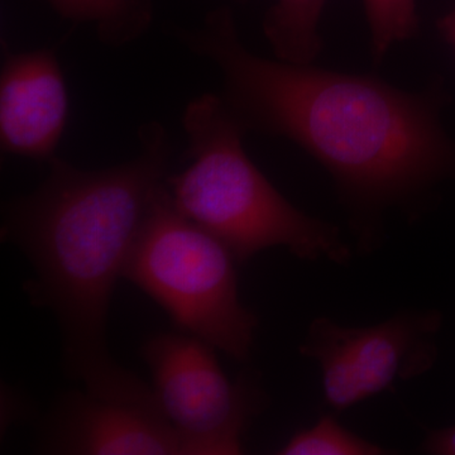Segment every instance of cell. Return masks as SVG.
Listing matches in <instances>:
<instances>
[{"mask_svg": "<svg viewBox=\"0 0 455 455\" xmlns=\"http://www.w3.org/2000/svg\"><path fill=\"white\" fill-rule=\"evenodd\" d=\"M214 349L178 333L156 334L142 349L156 400L184 454L243 453L245 430L260 409L256 383L229 381Z\"/></svg>", "mask_w": 455, "mask_h": 455, "instance_id": "cell-5", "label": "cell"}, {"mask_svg": "<svg viewBox=\"0 0 455 455\" xmlns=\"http://www.w3.org/2000/svg\"><path fill=\"white\" fill-rule=\"evenodd\" d=\"M439 29L443 37L447 40L448 44H451V46L455 51V7L453 11L449 12L447 16L440 20Z\"/></svg>", "mask_w": 455, "mask_h": 455, "instance_id": "cell-14", "label": "cell"}, {"mask_svg": "<svg viewBox=\"0 0 455 455\" xmlns=\"http://www.w3.org/2000/svg\"><path fill=\"white\" fill-rule=\"evenodd\" d=\"M68 116V94L56 51L8 53L0 76V142L4 154L47 161Z\"/></svg>", "mask_w": 455, "mask_h": 455, "instance_id": "cell-8", "label": "cell"}, {"mask_svg": "<svg viewBox=\"0 0 455 455\" xmlns=\"http://www.w3.org/2000/svg\"><path fill=\"white\" fill-rule=\"evenodd\" d=\"M41 451L66 455L184 454L178 434L158 407L71 391L60 398Z\"/></svg>", "mask_w": 455, "mask_h": 455, "instance_id": "cell-7", "label": "cell"}, {"mask_svg": "<svg viewBox=\"0 0 455 455\" xmlns=\"http://www.w3.org/2000/svg\"><path fill=\"white\" fill-rule=\"evenodd\" d=\"M173 33L220 68V97L245 132L286 137L329 171L359 245L376 241L386 211L411 208L455 172V146L440 124L435 90L403 92L366 75L257 56L228 7Z\"/></svg>", "mask_w": 455, "mask_h": 455, "instance_id": "cell-1", "label": "cell"}, {"mask_svg": "<svg viewBox=\"0 0 455 455\" xmlns=\"http://www.w3.org/2000/svg\"><path fill=\"white\" fill-rule=\"evenodd\" d=\"M326 0H276L263 20V32L277 59L309 65L322 51L319 23Z\"/></svg>", "mask_w": 455, "mask_h": 455, "instance_id": "cell-10", "label": "cell"}, {"mask_svg": "<svg viewBox=\"0 0 455 455\" xmlns=\"http://www.w3.org/2000/svg\"><path fill=\"white\" fill-rule=\"evenodd\" d=\"M421 449L427 454L455 455V427L430 431Z\"/></svg>", "mask_w": 455, "mask_h": 455, "instance_id": "cell-13", "label": "cell"}, {"mask_svg": "<svg viewBox=\"0 0 455 455\" xmlns=\"http://www.w3.org/2000/svg\"><path fill=\"white\" fill-rule=\"evenodd\" d=\"M371 32V50L376 65L398 42L418 33L416 0H363Z\"/></svg>", "mask_w": 455, "mask_h": 455, "instance_id": "cell-12", "label": "cell"}, {"mask_svg": "<svg viewBox=\"0 0 455 455\" xmlns=\"http://www.w3.org/2000/svg\"><path fill=\"white\" fill-rule=\"evenodd\" d=\"M188 164L169 175L173 206L220 239L236 262L283 247L300 259L346 265L340 230L292 205L245 154L247 133L220 95L203 94L182 116Z\"/></svg>", "mask_w": 455, "mask_h": 455, "instance_id": "cell-3", "label": "cell"}, {"mask_svg": "<svg viewBox=\"0 0 455 455\" xmlns=\"http://www.w3.org/2000/svg\"><path fill=\"white\" fill-rule=\"evenodd\" d=\"M139 140L136 157L107 169L83 170L52 156L40 187L3 206L2 238L32 265L26 292L56 317L66 373L92 396L160 407L152 387L119 366L107 343L114 286L170 175L164 125H140Z\"/></svg>", "mask_w": 455, "mask_h": 455, "instance_id": "cell-2", "label": "cell"}, {"mask_svg": "<svg viewBox=\"0 0 455 455\" xmlns=\"http://www.w3.org/2000/svg\"><path fill=\"white\" fill-rule=\"evenodd\" d=\"M64 20L92 25L99 41L119 47L136 41L154 20L152 0H44Z\"/></svg>", "mask_w": 455, "mask_h": 455, "instance_id": "cell-9", "label": "cell"}, {"mask_svg": "<svg viewBox=\"0 0 455 455\" xmlns=\"http://www.w3.org/2000/svg\"><path fill=\"white\" fill-rule=\"evenodd\" d=\"M236 2L244 3V2H247V0H236Z\"/></svg>", "mask_w": 455, "mask_h": 455, "instance_id": "cell-15", "label": "cell"}, {"mask_svg": "<svg viewBox=\"0 0 455 455\" xmlns=\"http://www.w3.org/2000/svg\"><path fill=\"white\" fill-rule=\"evenodd\" d=\"M235 259L226 245L158 191L123 269L175 324L235 361L252 352L257 317L239 298Z\"/></svg>", "mask_w": 455, "mask_h": 455, "instance_id": "cell-4", "label": "cell"}, {"mask_svg": "<svg viewBox=\"0 0 455 455\" xmlns=\"http://www.w3.org/2000/svg\"><path fill=\"white\" fill-rule=\"evenodd\" d=\"M278 453L283 455H382L388 449L362 438L324 415L313 427L298 431Z\"/></svg>", "mask_w": 455, "mask_h": 455, "instance_id": "cell-11", "label": "cell"}, {"mask_svg": "<svg viewBox=\"0 0 455 455\" xmlns=\"http://www.w3.org/2000/svg\"><path fill=\"white\" fill-rule=\"evenodd\" d=\"M442 315L435 310H403L372 326H344L316 317L300 353L322 370L326 403L346 411L394 388L397 381L421 376L436 361Z\"/></svg>", "mask_w": 455, "mask_h": 455, "instance_id": "cell-6", "label": "cell"}]
</instances>
